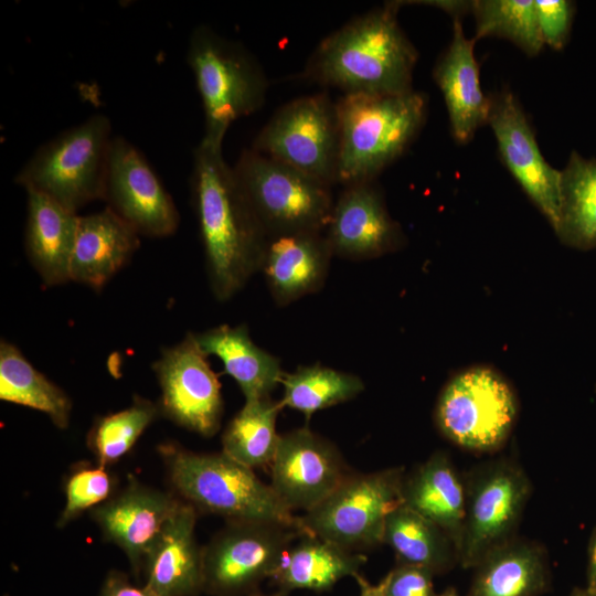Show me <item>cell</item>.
<instances>
[{
  "instance_id": "cell-37",
  "label": "cell",
  "mask_w": 596,
  "mask_h": 596,
  "mask_svg": "<svg viewBox=\"0 0 596 596\" xmlns=\"http://www.w3.org/2000/svg\"><path fill=\"white\" fill-rule=\"evenodd\" d=\"M433 575L424 567L398 563L381 581L384 596H436Z\"/></svg>"
},
{
  "instance_id": "cell-5",
  "label": "cell",
  "mask_w": 596,
  "mask_h": 596,
  "mask_svg": "<svg viewBox=\"0 0 596 596\" xmlns=\"http://www.w3.org/2000/svg\"><path fill=\"white\" fill-rule=\"evenodd\" d=\"M187 60L203 105L202 141L222 147L231 124L264 105L267 76L242 43L222 36L206 24L192 30Z\"/></svg>"
},
{
  "instance_id": "cell-14",
  "label": "cell",
  "mask_w": 596,
  "mask_h": 596,
  "mask_svg": "<svg viewBox=\"0 0 596 596\" xmlns=\"http://www.w3.org/2000/svg\"><path fill=\"white\" fill-rule=\"evenodd\" d=\"M103 200L140 236L167 237L179 227L171 195L139 149L119 136L110 147Z\"/></svg>"
},
{
  "instance_id": "cell-7",
  "label": "cell",
  "mask_w": 596,
  "mask_h": 596,
  "mask_svg": "<svg viewBox=\"0 0 596 596\" xmlns=\"http://www.w3.org/2000/svg\"><path fill=\"white\" fill-rule=\"evenodd\" d=\"M233 168L269 237L326 231L334 204L330 185L252 148Z\"/></svg>"
},
{
  "instance_id": "cell-39",
  "label": "cell",
  "mask_w": 596,
  "mask_h": 596,
  "mask_svg": "<svg viewBox=\"0 0 596 596\" xmlns=\"http://www.w3.org/2000/svg\"><path fill=\"white\" fill-rule=\"evenodd\" d=\"M586 588L596 590V528L589 543Z\"/></svg>"
},
{
  "instance_id": "cell-17",
  "label": "cell",
  "mask_w": 596,
  "mask_h": 596,
  "mask_svg": "<svg viewBox=\"0 0 596 596\" xmlns=\"http://www.w3.org/2000/svg\"><path fill=\"white\" fill-rule=\"evenodd\" d=\"M324 234L333 256L351 260L377 258L398 251L405 243L374 181L344 187L334 201Z\"/></svg>"
},
{
  "instance_id": "cell-43",
  "label": "cell",
  "mask_w": 596,
  "mask_h": 596,
  "mask_svg": "<svg viewBox=\"0 0 596 596\" xmlns=\"http://www.w3.org/2000/svg\"><path fill=\"white\" fill-rule=\"evenodd\" d=\"M248 596H265V595H262V594L255 592V593H253V594H251V595H248Z\"/></svg>"
},
{
  "instance_id": "cell-3",
  "label": "cell",
  "mask_w": 596,
  "mask_h": 596,
  "mask_svg": "<svg viewBox=\"0 0 596 596\" xmlns=\"http://www.w3.org/2000/svg\"><path fill=\"white\" fill-rule=\"evenodd\" d=\"M337 109L338 183L347 187L374 181L405 152L425 123L427 98L415 91L398 95H342Z\"/></svg>"
},
{
  "instance_id": "cell-21",
  "label": "cell",
  "mask_w": 596,
  "mask_h": 596,
  "mask_svg": "<svg viewBox=\"0 0 596 596\" xmlns=\"http://www.w3.org/2000/svg\"><path fill=\"white\" fill-rule=\"evenodd\" d=\"M475 39L464 34L460 18H454L453 40L434 68V79L447 107L450 130L457 142L466 143L488 123L490 99L480 87Z\"/></svg>"
},
{
  "instance_id": "cell-29",
  "label": "cell",
  "mask_w": 596,
  "mask_h": 596,
  "mask_svg": "<svg viewBox=\"0 0 596 596\" xmlns=\"http://www.w3.org/2000/svg\"><path fill=\"white\" fill-rule=\"evenodd\" d=\"M0 398L46 414L60 429L68 427L72 412L68 395L39 372L15 344L3 339L0 342Z\"/></svg>"
},
{
  "instance_id": "cell-34",
  "label": "cell",
  "mask_w": 596,
  "mask_h": 596,
  "mask_svg": "<svg viewBox=\"0 0 596 596\" xmlns=\"http://www.w3.org/2000/svg\"><path fill=\"white\" fill-rule=\"evenodd\" d=\"M159 414L158 404L135 396L127 408L99 417L87 438L98 466L105 468L126 455Z\"/></svg>"
},
{
  "instance_id": "cell-32",
  "label": "cell",
  "mask_w": 596,
  "mask_h": 596,
  "mask_svg": "<svg viewBox=\"0 0 596 596\" xmlns=\"http://www.w3.org/2000/svg\"><path fill=\"white\" fill-rule=\"evenodd\" d=\"M280 384L281 407L299 411L307 419L318 411L356 397L364 390L360 376L320 364L284 372Z\"/></svg>"
},
{
  "instance_id": "cell-38",
  "label": "cell",
  "mask_w": 596,
  "mask_h": 596,
  "mask_svg": "<svg viewBox=\"0 0 596 596\" xmlns=\"http://www.w3.org/2000/svg\"><path fill=\"white\" fill-rule=\"evenodd\" d=\"M99 596H155L145 586L132 585L127 576L120 572H110L100 590Z\"/></svg>"
},
{
  "instance_id": "cell-28",
  "label": "cell",
  "mask_w": 596,
  "mask_h": 596,
  "mask_svg": "<svg viewBox=\"0 0 596 596\" xmlns=\"http://www.w3.org/2000/svg\"><path fill=\"white\" fill-rule=\"evenodd\" d=\"M383 543L395 553L397 562L443 573L458 563L450 538L435 523L404 503L386 517Z\"/></svg>"
},
{
  "instance_id": "cell-25",
  "label": "cell",
  "mask_w": 596,
  "mask_h": 596,
  "mask_svg": "<svg viewBox=\"0 0 596 596\" xmlns=\"http://www.w3.org/2000/svg\"><path fill=\"white\" fill-rule=\"evenodd\" d=\"M193 334L207 356L221 360L224 372L235 380L245 401L270 396L280 383V360L255 344L245 323L221 324Z\"/></svg>"
},
{
  "instance_id": "cell-9",
  "label": "cell",
  "mask_w": 596,
  "mask_h": 596,
  "mask_svg": "<svg viewBox=\"0 0 596 596\" xmlns=\"http://www.w3.org/2000/svg\"><path fill=\"white\" fill-rule=\"evenodd\" d=\"M518 415V401L508 381L489 366H472L454 375L441 389L435 423L450 441L488 451L501 446Z\"/></svg>"
},
{
  "instance_id": "cell-18",
  "label": "cell",
  "mask_w": 596,
  "mask_h": 596,
  "mask_svg": "<svg viewBox=\"0 0 596 596\" xmlns=\"http://www.w3.org/2000/svg\"><path fill=\"white\" fill-rule=\"evenodd\" d=\"M179 501L169 493L135 482L97 505L92 514L104 536L120 547L139 572Z\"/></svg>"
},
{
  "instance_id": "cell-24",
  "label": "cell",
  "mask_w": 596,
  "mask_h": 596,
  "mask_svg": "<svg viewBox=\"0 0 596 596\" xmlns=\"http://www.w3.org/2000/svg\"><path fill=\"white\" fill-rule=\"evenodd\" d=\"M402 502L439 526L453 541L457 558L466 515V490L450 460L432 455L404 476Z\"/></svg>"
},
{
  "instance_id": "cell-41",
  "label": "cell",
  "mask_w": 596,
  "mask_h": 596,
  "mask_svg": "<svg viewBox=\"0 0 596 596\" xmlns=\"http://www.w3.org/2000/svg\"><path fill=\"white\" fill-rule=\"evenodd\" d=\"M570 596H596V590H590L588 588H576Z\"/></svg>"
},
{
  "instance_id": "cell-36",
  "label": "cell",
  "mask_w": 596,
  "mask_h": 596,
  "mask_svg": "<svg viewBox=\"0 0 596 596\" xmlns=\"http://www.w3.org/2000/svg\"><path fill=\"white\" fill-rule=\"evenodd\" d=\"M544 44L562 50L570 36L575 3L568 0H534Z\"/></svg>"
},
{
  "instance_id": "cell-2",
  "label": "cell",
  "mask_w": 596,
  "mask_h": 596,
  "mask_svg": "<svg viewBox=\"0 0 596 596\" xmlns=\"http://www.w3.org/2000/svg\"><path fill=\"white\" fill-rule=\"evenodd\" d=\"M397 2L359 15L326 36L301 77L342 95H398L413 91L417 51L401 29Z\"/></svg>"
},
{
  "instance_id": "cell-42",
  "label": "cell",
  "mask_w": 596,
  "mask_h": 596,
  "mask_svg": "<svg viewBox=\"0 0 596 596\" xmlns=\"http://www.w3.org/2000/svg\"><path fill=\"white\" fill-rule=\"evenodd\" d=\"M436 596H459V595H457L455 590L448 589V590L444 592L443 594L436 595Z\"/></svg>"
},
{
  "instance_id": "cell-27",
  "label": "cell",
  "mask_w": 596,
  "mask_h": 596,
  "mask_svg": "<svg viewBox=\"0 0 596 596\" xmlns=\"http://www.w3.org/2000/svg\"><path fill=\"white\" fill-rule=\"evenodd\" d=\"M469 596H536L547 583L544 552L538 545L510 540L475 567Z\"/></svg>"
},
{
  "instance_id": "cell-22",
  "label": "cell",
  "mask_w": 596,
  "mask_h": 596,
  "mask_svg": "<svg viewBox=\"0 0 596 596\" xmlns=\"http://www.w3.org/2000/svg\"><path fill=\"white\" fill-rule=\"evenodd\" d=\"M139 245L140 235L109 207L79 215L70 278L99 290L128 264Z\"/></svg>"
},
{
  "instance_id": "cell-19",
  "label": "cell",
  "mask_w": 596,
  "mask_h": 596,
  "mask_svg": "<svg viewBox=\"0 0 596 596\" xmlns=\"http://www.w3.org/2000/svg\"><path fill=\"white\" fill-rule=\"evenodd\" d=\"M196 509L179 501L146 556L145 587L155 596L203 592V547L195 540Z\"/></svg>"
},
{
  "instance_id": "cell-11",
  "label": "cell",
  "mask_w": 596,
  "mask_h": 596,
  "mask_svg": "<svg viewBox=\"0 0 596 596\" xmlns=\"http://www.w3.org/2000/svg\"><path fill=\"white\" fill-rule=\"evenodd\" d=\"M302 531L263 521H227L203 547V592L243 596L272 578Z\"/></svg>"
},
{
  "instance_id": "cell-15",
  "label": "cell",
  "mask_w": 596,
  "mask_h": 596,
  "mask_svg": "<svg viewBox=\"0 0 596 596\" xmlns=\"http://www.w3.org/2000/svg\"><path fill=\"white\" fill-rule=\"evenodd\" d=\"M270 471L272 488L292 512L311 510L351 475L336 445L306 426L280 435Z\"/></svg>"
},
{
  "instance_id": "cell-13",
  "label": "cell",
  "mask_w": 596,
  "mask_h": 596,
  "mask_svg": "<svg viewBox=\"0 0 596 596\" xmlns=\"http://www.w3.org/2000/svg\"><path fill=\"white\" fill-rule=\"evenodd\" d=\"M193 332L161 350L152 364L161 389L160 414L188 430L205 437L221 426V383Z\"/></svg>"
},
{
  "instance_id": "cell-26",
  "label": "cell",
  "mask_w": 596,
  "mask_h": 596,
  "mask_svg": "<svg viewBox=\"0 0 596 596\" xmlns=\"http://www.w3.org/2000/svg\"><path fill=\"white\" fill-rule=\"evenodd\" d=\"M366 558L315 535L301 534L286 551L270 578L279 595L292 589L323 592L339 579L359 575ZM277 595V596H279Z\"/></svg>"
},
{
  "instance_id": "cell-20",
  "label": "cell",
  "mask_w": 596,
  "mask_h": 596,
  "mask_svg": "<svg viewBox=\"0 0 596 596\" xmlns=\"http://www.w3.org/2000/svg\"><path fill=\"white\" fill-rule=\"evenodd\" d=\"M332 257L324 232L269 237L260 272L276 305L287 306L320 290Z\"/></svg>"
},
{
  "instance_id": "cell-4",
  "label": "cell",
  "mask_w": 596,
  "mask_h": 596,
  "mask_svg": "<svg viewBox=\"0 0 596 596\" xmlns=\"http://www.w3.org/2000/svg\"><path fill=\"white\" fill-rule=\"evenodd\" d=\"M161 451L174 490L196 511L228 521L285 524L309 534L301 517L281 502L270 485L224 453L196 454L174 445Z\"/></svg>"
},
{
  "instance_id": "cell-1",
  "label": "cell",
  "mask_w": 596,
  "mask_h": 596,
  "mask_svg": "<svg viewBox=\"0 0 596 596\" xmlns=\"http://www.w3.org/2000/svg\"><path fill=\"white\" fill-rule=\"evenodd\" d=\"M190 181L210 288L227 301L260 272L269 236L222 147L200 141Z\"/></svg>"
},
{
  "instance_id": "cell-31",
  "label": "cell",
  "mask_w": 596,
  "mask_h": 596,
  "mask_svg": "<svg viewBox=\"0 0 596 596\" xmlns=\"http://www.w3.org/2000/svg\"><path fill=\"white\" fill-rule=\"evenodd\" d=\"M280 402L270 396L245 401L222 435V453L251 468L269 466L280 435L276 432Z\"/></svg>"
},
{
  "instance_id": "cell-6",
  "label": "cell",
  "mask_w": 596,
  "mask_h": 596,
  "mask_svg": "<svg viewBox=\"0 0 596 596\" xmlns=\"http://www.w3.org/2000/svg\"><path fill=\"white\" fill-rule=\"evenodd\" d=\"M113 139L109 118L95 114L39 147L14 182L77 212L104 198Z\"/></svg>"
},
{
  "instance_id": "cell-40",
  "label": "cell",
  "mask_w": 596,
  "mask_h": 596,
  "mask_svg": "<svg viewBox=\"0 0 596 596\" xmlns=\"http://www.w3.org/2000/svg\"><path fill=\"white\" fill-rule=\"evenodd\" d=\"M354 578L358 581V584L360 586L359 596H384L381 582L377 585H372L360 574L356 575Z\"/></svg>"
},
{
  "instance_id": "cell-35",
  "label": "cell",
  "mask_w": 596,
  "mask_h": 596,
  "mask_svg": "<svg viewBox=\"0 0 596 596\" xmlns=\"http://www.w3.org/2000/svg\"><path fill=\"white\" fill-rule=\"evenodd\" d=\"M111 486L110 476L104 467H84L74 471L66 481V502L57 525L62 528L83 511L102 504L108 499Z\"/></svg>"
},
{
  "instance_id": "cell-33",
  "label": "cell",
  "mask_w": 596,
  "mask_h": 596,
  "mask_svg": "<svg viewBox=\"0 0 596 596\" xmlns=\"http://www.w3.org/2000/svg\"><path fill=\"white\" fill-rule=\"evenodd\" d=\"M476 20L475 40L500 36L510 40L526 55H538L543 45L534 0L471 1Z\"/></svg>"
},
{
  "instance_id": "cell-8",
  "label": "cell",
  "mask_w": 596,
  "mask_h": 596,
  "mask_svg": "<svg viewBox=\"0 0 596 596\" xmlns=\"http://www.w3.org/2000/svg\"><path fill=\"white\" fill-rule=\"evenodd\" d=\"M402 467L351 473L324 500L301 515L305 529L352 552L383 544L386 517L402 502Z\"/></svg>"
},
{
  "instance_id": "cell-23",
  "label": "cell",
  "mask_w": 596,
  "mask_h": 596,
  "mask_svg": "<svg viewBox=\"0 0 596 596\" xmlns=\"http://www.w3.org/2000/svg\"><path fill=\"white\" fill-rule=\"evenodd\" d=\"M26 256L46 286L65 284L71 280L70 264L79 215L41 192L26 190Z\"/></svg>"
},
{
  "instance_id": "cell-16",
  "label": "cell",
  "mask_w": 596,
  "mask_h": 596,
  "mask_svg": "<svg viewBox=\"0 0 596 596\" xmlns=\"http://www.w3.org/2000/svg\"><path fill=\"white\" fill-rule=\"evenodd\" d=\"M488 124L500 157L554 232L561 210V171L542 156L534 132L517 97L509 91L489 97Z\"/></svg>"
},
{
  "instance_id": "cell-30",
  "label": "cell",
  "mask_w": 596,
  "mask_h": 596,
  "mask_svg": "<svg viewBox=\"0 0 596 596\" xmlns=\"http://www.w3.org/2000/svg\"><path fill=\"white\" fill-rule=\"evenodd\" d=\"M554 233L572 248L596 247V159L571 153L561 171L560 221Z\"/></svg>"
},
{
  "instance_id": "cell-12",
  "label": "cell",
  "mask_w": 596,
  "mask_h": 596,
  "mask_svg": "<svg viewBox=\"0 0 596 596\" xmlns=\"http://www.w3.org/2000/svg\"><path fill=\"white\" fill-rule=\"evenodd\" d=\"M530 489L522 469L507 461L491 464L477 473L466 491L458 552L462 567H476L488 553L511 540Z\"/></svg>"
},
{
  "instance_id": "cell-10",
  "label": "cell",
  "mask_w": 596,
  "mask_h": 596,
  "mask_svg": "<svg viewBox=\"0 0 596 596\" xmlns=\"http://www.w3.org/2000/svg\"><path fill=\"white\" fill-rule=\"evenodd\" d=\"M251 148L332 187L338 183L340 150L337 102L326 93L288 102Z\"/></svg>"
}]
</instances>
